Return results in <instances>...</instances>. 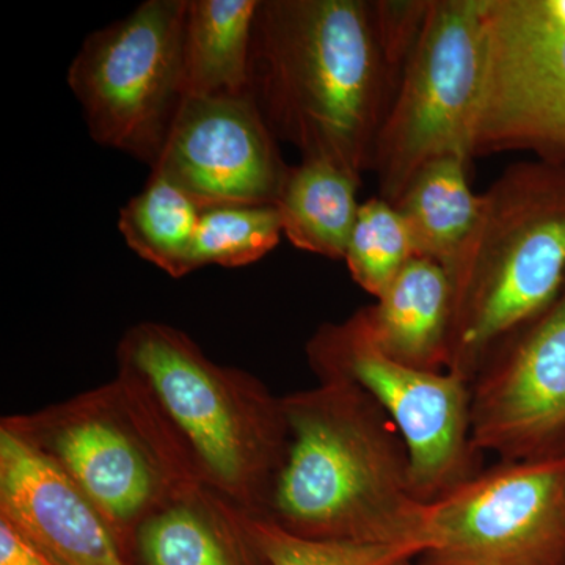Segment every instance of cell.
I'll return each mask as SVG.
<instances>
[{"instance_id": "8", "label": "cell", "mask_w": 565, "mask_h": 565, "mask_svg": "<svg viewBox=\"0 0 565 565\" xmlns=\"http://www.w3.org/2000/svg\"><path fill=\"white\" fill-rule=\"evenodd\" d=\"M188 0H147L90 33L68 70L92 139L154 167L180 110Z\"/></svg>"}, {"instance_id": "23", "label": "cell", "mask_w": 565, "mask_h": 565, "mask_svg": "<svg viewBox=\"0 0 565 565\" xmlns=\"http://www.w3.org/2000/svg\"><path fill=\"white\" fill-rule=\"evenodd\" d=\"M0 565L58 564L54 563L50 556L44 555L7 520L0 519Z\"/></svg>"}, {"instance_id": "2", "label": "cell", "mask_w": 565, "mask_h": 565, "mask_svg": "<svg viewBox=\"0 0 565 565\" xmlns=\"http://www.w3.org/2000/svg\"><path fill=\"white\" fill-rule=\"evenodd\" d=\"M286 445L264 519L300 537L424 542L403 435L373 397L348 382L282 396Z\"/></svg>"}, {"instance_id": "14", "label": "cell", "mask_w": 565, "mask_h": 565, "mask_svg": "<svg viewBox=\"0 0 565 565\" xmlns=\"http://www.w3.org/2000/svg\"><path fill=\"white\" fill-rule=\"evenodd\" d=\"M247 519L248 512L196 482L134 530L125 557L139 565H269Z\"/></svg>"}, {"instance_id": "10", "label": "cell", "mask_w": 565, "mask_h": 565, "mask_svg": "<svg viewBox=\"0 0 565 565\" xmlns=\"http://www.w3.org/2000/svg\"><path fill=\"white\" fill-rule=\"evenodd\" d=\"M486 22L471 159L531 151L565 166V0H486Z\"/></svg>"}, {"instance_id": "3", "label": "cell", "mask_w": 565, "mask_h": 565, "mask_svg": "<svg viewBox=\"0 0 565 565\" xmlns=\"http://www.w3.org/2000/svg\"><path fill=\"white\" fill-rule=\"evenodd\" d=\"M117 364L148 394L196 481L263 515L288 434L282 396L247 371L212 362L169 323L128 329Z\"/></svg>"}, {"instance_id": "9", "label": "cell", "mask_w": 565, "mask_h": 565, "mask_svg": "<svg viewBox=\"0 0 565 565\" xmlns=\"http://www.w3.org/2000/svg\"><path fill=\"white\" fill-rule=\"evenodd\" d=\"M414 565H565V456L500 460L427 503Z\"/></svg>"}, {"instance_id": "22", "label": "cell", "mask_w": 565, "mask_h": 565, "mask_svg": "<svg viewBox=\"0 0 565 565\" xmlns=\"http://www.w3.org/2000/svg\"><path fill=\"white\" fill-rule=\"evenodd\" d=\"M247 522L269 565H414L429 548L424 542L370 544L300 537L259 515L248 514Z\"/></svg>"}, {"instance_id": "21", "label": "cell", "mask_w": 565, "mask_h": 565, "mask_svg": "<svg viewBox=\"0 0 565 565\" xmlns=\"http://www.w3.org/2000/svg\"><path fill=\"white\" fill-rule=\"evenodd\" d=\"M415 256L399 211L384 199L360 204L344 262L353 281L377 299Z\"/></svg>"}, {"instance_id": "5", "label": "cell", "mask_w": 565, "mask_h": 565, "mask_svg": "<svg viewBox=\"0 0 565 565\" xmlns=\"http://www.w3.org/2000/svg\"><path fill=\"white\" fill-rule=\"evenodd\" d=\"M0 427L46 457L92 501L122 555L148 515L199 482L148 394L118 371L107 384L62 403L3 416Z\"/></svg>"}, {"instance_id": "11", "label": "cell", "mask_w": 565, "mask_h": 565, "mask_svg": "<svg viewBox=\"0 0 565 565\" xmlns=\"http://www.w3.org/2000/svg\"><path fill=\"white\" fill-rule=\"evenodd\" d=\"M471 437L500 460L565 456V286L470 384Z\"/></svg>"}, {"instance_id": "4", "label": "cell", "mask_w": 565, "mask_h": 565, "mask_svg": "<svg viewBox=\"0 0 565 565\" xmlns=\"http://www.w3.org/2000/svg\"><path fill=\"white\" fill-rule=\"evenodd\" d=\"M448 371L465 381L565 286V166L508 167L482 193L481 214L457 256Z\"/></svg>"}, {"instance_id": "13", "label": "cell", "mask_w": 565, "mask_h": 565, "mask_svg": "<svg viewBox=\"0 0 565 565\" xmlns=\"http://www.w3.org/2000/svg\"><path fill=\"white\" fill-rule=\"evenodd\" d=\"M0 519L58 565H128L92 501L46 457L3 427Z\"/></svg>"}, {"instance_id": "19", "label": "cell", "mask_w": 565, "mask_h": 565, "mask_svg": "<svg viewBox=\"0 0 565 565\" xmlns=\"http://www.w3.org/2000/svg\"><path fill=\"white\" fill-rule=\"evenodd\" d=\"M202 212V204L188 192L151 172L143 191L120 211L118 230L141 259L181 278L193 273V244Z\"/></svg>"}, {"instance_id": "12", "label": "cell", "mask_w": 565, "mask_h": 565, "mask_svg": "<svg viewBox=\"0 0 565 565\" xmlns=\"http://www.w3.org/2000/svg\"><path fill=\"white\" fill-rule=\"evenodd\" d=\"M277 141L248 95L188 98L151 172L188 192L203 210L275 204L291 169Z\"/></svg>"}, {"instance_id": "17", "label": "cell", "mask_w": 565, "mask_h": 565, "mask_svg": "<svg viewBox=\"0 0 565 565\" xmlns=\"http://www.w3.org/2000/svg\"><path fill=\"white\" fill-rule=\"evenodd\" d=\"M362 177L327 159L305 158L289 169L277 206L294 247L344 259L360 204Z\"/></svg>"}, {"instance_id": "15", "label": "cell", "mask_w": 565, "mask_h": 565, "mask_svg": "<svg viewBox=\"0 0 565 565\" xmlns=\"http://www.w3.org/2000/svg\"><path fill=\"white\" fill-rule=\"evenodd\" d=\"M452 305L455 288L445 267L414 256L364 313L386 356L415 370L445 373Z\"/></svg>"}, {"instance_id": "1", "label": "cell", "mask_w": 565, "mask_h": 565, "mask_svg": "<svg viewBox=\"0 0 565 565\" xmlns=\"http://www.w3.org/2000/svg\"><path fill=\"white\" fill-rule=\"evenodd\" d=\"M429 0H262L250 95L275 139L356 177L379 132Z\"/></svg>"}, {"instance_id": "18", "label": "cell", "mask_w": 565, "mask_h": 565, "mask_svg": "<svg viewBox=\"0 0 565 565\" xmlns=\"http://www.w3.org/2000/svg\"><path fill=\"white\" fill-rule=\"evenodd\" d=\"M467 166L459 156L427 163L393 204L411 233L415 256L433 259L448 274L481 214L482 195L470 191Z\"/></svg>"}, {"instance_id": "7", "label": "cell", "mask_w": 565, "mask_h": 565, "mask_svg": "<svg viewBox=\"0 0 565 565\" xmlns=\"http://www.w3.org/2000/svg\"><path fill=\"white\" fill-rule=\"evenodd\" d=\"M307 360L319 382H348L381 405L407 445L422 503L484 468L471 437L470 382L394 362L375 343L364 308L344 321L322 323L308 341Z\"/></svg>"}, {"instance_id": "20", "label": "cell", "mask_w": 565, "mask_h": 565, "mask_svg": "<svg viewBox=\"0 0 565 565\" xmlns=\"http://www.w3.org/2000/svg\"><path fill=\"white\" fill-rule=\"evenodd\" d=\"M282 225L275 204H226L203 210L193 244V273L204 266L244 267L280 243Z\"/></svg>"}, {"instance_id": "6", "label": "cell", "mask_w": 565, "mask_h": 565, "mask_svg": "<svg viewBox=\"0 0 565 565\" xmlns=\"http://www.w3.org/2000/svg\"><path fill=\"white\" fill-rule=\"evenodd\" d=\"M487 66L486 0H429L426 18L375 143L371 170L396 204L427 163L471 141Z\"/></svg>"}, {"instance_id": "16", "label": "cell", "mask_w": 565, "mask_h": 565, "mask_svg": "<svg viewBox=\"0 0 565 565\" xmlns=\"http://www.w3.org/2000/svg\"><path fill=\"white\" fill-rule=\"evenodd\" d=\"M259 2L188 0L182 35L184 99L248 95Z\"/></svg>"}]
</instances>
